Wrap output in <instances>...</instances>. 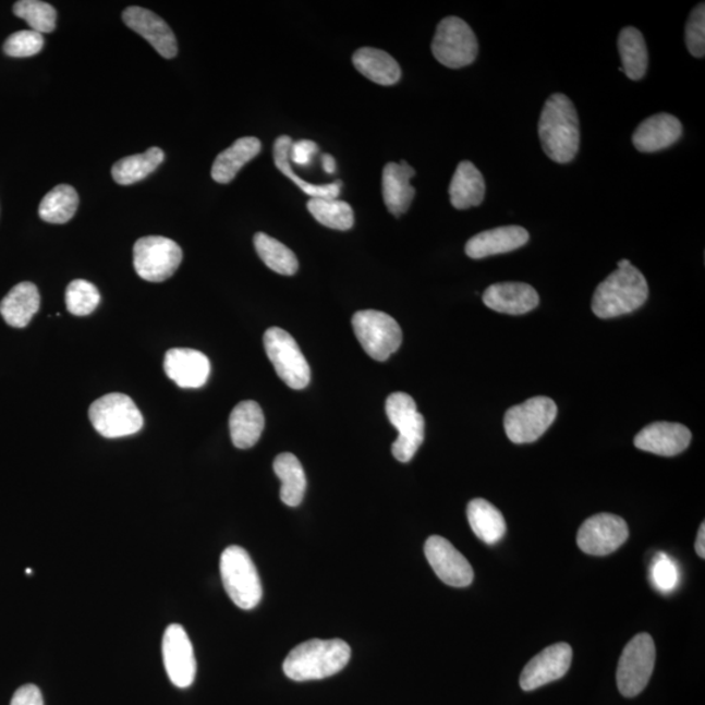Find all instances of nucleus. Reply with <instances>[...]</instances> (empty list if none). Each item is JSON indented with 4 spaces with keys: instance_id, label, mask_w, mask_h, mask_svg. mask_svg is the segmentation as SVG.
Here are the masks:
<instances>
[{
    "instance_id": "cd10ccee",
    "label": "nucleus",
    "mask_w": 705,
    "mask_h": 705,
    "mask_svg": "<svg viewBox=\"0 0 705 705\" xmlns=\"http://www.w3.org/2000/svg\"><path fill=\"white\" fill-rule=\"evenodd\" d=\"M467 522L481 542L494 545L500 542L506 535V522L496 506L483 498L473 499L467 505Z\"/></svg>"
},
{
    "instance_id": "e433bc0d",
    "label": "nucleus",
    "mask_w": 705,
    "mask_h": 705,
    "mask_svg": "<svg viewBox=\"0 0 705 705\" xmlns=\"http://www.w3.org/2000/svg\"><path fill=\"white\" fill-rule=\"evenodd\" d=\"M13 13L29 24L32 31L50 33L57 26V11L49 3L39 0H20L13 5Z\"/></svg>"
},
{
    "instance_id": "a18cd8bd",
    "label": "nucleus",
    "mask_w": 705,
    "mask_h": 705,
    "mask_svg": "<svg viewBox=\"0 0 705 705\" xmlns=\"http://www.w3.org/2000/svg\"><path fill=\"white\" fill-rule=\"evenodd\" d=\"M323 168L327 171L328 174H333L336 170V161L331 155L323 156Z\"/></svg>"
},
{
    "instance_id": "7c9ffc66",
    "label": "nucleus",
    "mask_w": 705,
    "mask_h": 705,
    "mask_svg": "<svg viewBox=\"0 0 705 705\" xmlns=\"http://www.w3.org/2000/svg\"><path fill=\"white\" fill-rule=\"evenodd\" d=\"M274 470L281 481L280 498L289 507H296L305 498L307 479L301 461L293 453H281L275 459Z\"/></svg>"
},
{
    "instance_id": "49530a36",
    "label": "nucleus",
    "mask_w": 705,
    "mask_h": 705,
    "mask_svg": "<svg viewBox=\"0 0 705 705\" xmlns=\"http://www.w3.org/2000/svg\"><path fill=\"white\" fill-rule=\"evenodd\" d=\"M631 266V262L628 259H622L618 262V268H625Z\"/></svg>"
},
{
    "instance_id": "79ce46f5",
    "label": "nucleus",
    "mask_w": 705,
    "mask_h": 705,
    "mask_svg": "<svg viewBox=\"0 0 705 705\" xmlns=\"http://www.w3.org/2000/svg\"><path fill=\"white\" fill-rule=\"evenodd\" d=\"M318 150V145L312 141L295 142L290 145L289 158L290 161L299 163L301 167H307Z\"/></svg>"
},
{
    "instance_id": "4c0bfd02",
    "label": "nucleus",
    "mask_w": 705,
    "mask_h": 705,
    "mask_svg": "<svg viewBox=\"0 0 705 705\" xmlns=\"http://www.w3.org/2000/svg\"><path fill=\"white\" fill-rule=\"evenodd\" d=\"M101 294L94 283L75 280L65 290V306L75 316H87L100 305Z\"/></svg>"
},
{
    "instance_id": "9b49d317",
    "label": "nucleus",
    "mask_w": 705,
    "mask_h": 705,
    "mask_svg": "<svg viewBox=\"0 0 705 705\" xmlns=\"http://www.w3.org/2000/svg\"><path fill=\"white\" fill-rule=\"evenodd\" d=\"M558 408L550 398L537 397L512 406L505 416L507 437L515 445H525L542 438L555 423Z\"/></svg>"
},
{
    "instance_id": "9d476101",
    "label": "nucleus",
    "mask_w": 705,
    "mask_h": 705,
    "mask_svg": "<svg viewBox=\"0 0 705 705\" xmlns=\"http://www.w3.org/2000/svg\"><path fill=\"white\" fill-rule=\"evenodd\" d=\"M656 663V647L649 634H639L625 645L617 669V684L625 697L642 693L649 683Z\"/></svg>"
},
{
    "instance_id": "7ed1b4c3",
    "label": "nucleus",
    "mask_w": 705,
    "mask_h": 705,
    "mask_svg": "<svg viewBox=\"0 0 705 705\" xmlns=\"http://www.w3.org/2000/svg\"><path fill=\"white\" fill-rule=\"evenodd\" d=\"M648 282L634 266L617 268L593 294L592 312L598 318L611 319L634 313L647 302Z\"/></svg>"
},
{
    "instance_id": "bb28decb",
    "label": "nucleus",
    "mask_w": 705,
    "mask_h": 705,
    "mask_svg": "<svg viewBox=\"0 0 705 705\" xmlns=\"http://www.w3.org/2000/svg\"><path fill=\"white\" fill-rule=\"evenodd\" d=\"M262 143L256 137H241L232 147L221 151L214 162V181L221 184L232 182L245 165L260 154Z\"/></svg>"
},
{
    "instance_id": "c85d7f7f",
    "label": "nucleus",
    "mask_w": 705,
    "mask_h": 705,
    "mask_svg": "<svg viewBox=\"0 0 705 705\" xmlns=\"http://www.w3.org/2000/svg\"><path fill=\"white\" fill-rule=\"evenodd\" d=\"M618 50L622 59L623 74L631 81L639 82L647 74L648 49L641 31L625 26L619 33Z\"/></svg>"
},
{
    "instance_id": "c9c22d12",
    "label": "nucleus",
    "mask_w": 705,
    "mask_h": 705,
    "mask_svg": "<svg viewBox=\"0 0 705 705\" xmlns=\"http://www.w3.org/2000/svg\"><path fill=\"white\" fill-rule=\"evenodd\" d=\"M309 214L327 228L349 230L354 226V212L348 203L338 199H309Z\"/></svg>"
},
{
    "instance_id": "6ab92c4d",
    "label": "nucleus",
    "mask_w": 705,
    "mask_h": 705,
    "mask_svg": "<svg viewBox=\"0 0 705 705\" xmlns=\"http://www.w3.org/2000/svg\"><path fill=\"white\" fill-rule=\"evenodd\" d=\"M691 431L686 426L673 423H655L645 426L635 437L639 450L658 454V457H676L688 450Z\"/></svg>"
},
{
    "instance_id": "f03ea898",
    "label": "nucleus",
    "mask_w": 705,
    "mask_h": 705,
    "mask_svg": "<svg viewBox=\"0 0 705 705\" xmlns=\"http://www.w3.org/2000/svg\"><path fill=\"white\" fill-rule=\"evenodd\" d=\"M351 655V647L341 639H313L290 652L283 661V673L295 682L325 680L340 673Z\"/></svg>"
},
{
    "instance_id": "37998d69",
    "label": "nucleus",
    "mask_w": 705,
    "mask_h": 705,
    "mask_svg": "<svg viewBox=\"0 0 705 705\" xmlns=\"http://www.w3.org/2000/svg\"><path fill=\"white\" fill-rule=\"evenodd\" d=\"M11 705H45L41 690L35 684H25L13 694Z\"/></svg>"
},
{
    "instance_id": "4468645a",
    "label": "nucleus",
    "mask_w": 705,
    "mask_h": 705,
    "mask_svg": "<svg viewBox=\"0 0 705 705\" xmlns=\"http://www.w3.org/2000/svg\"><path fill=\"white\" fill-rule=\"evenodd\" d=\"M165 669L171 683L187 689L195 681L196 660L193 644L181 624H170L162 641Z\"/></svg>"
},
{
    "instance_id": "0eeeda50",
    "label": "nucleus",
    "mask_w": 705,
    "mask_h": 705,
    "mask_svg": "<svg viewBox=\"0 0 705 705\" xmlns=\"http://www.w3.org/2000/svg\"><path fill=\"white\" fill-rule=\"evenodd\" d=\"M352 325L355 338L375 361H387L403 342L399 323L386 313L364 309L354 314Z\"/></svg>"
},
{
    "instance_id": "b1692460",
    "label": "nucleus",
    "mask_w": 705,
    "mask_h": 705,
    "mask_svg": "<svg viewBox=\"0 0 705 705\" xmlns=\"http://www.w3.org/2000/svg\"><path fill=\"white\" fill-rule=\"evenodd\" d=\"M265 414L255 401H242L230 414L229 428L233 445L240 450H247L258 443L265 430Z\"/></svg>"
},
{
    "instance_id": "a19ab883",
    "label": "nucleus",
    "mask_w": 705,
    "mask_h": 705,
    "mask_svg": "<svg viewBox=\"0 0 705 705\" xmlns=\"http://www.w3.org/2000/svg\"><path fill=\"white\" fill-rule=\"evenodd\" d=\"M688 50L695 58L705 54V4L701 3L690 13L686 31H684Z\"/></svg>"
},
{
    "instance_id": "dca6fc26",
    "label": "nucleus",
    "mask_w": 705,
    "mask_h": 705,
    "mask_svg": "<svg viewBox=\"0 0 705 705\" xmlns=\"http://www.w3.org/2000/svg\"><path fill=\"white\" fill-rule=\"evenodd\" d=\"M571 663L572 648L569 644L550 645L526 664L520 676V688L524 691H533L561 680L569 671Z\"/></svg>"
},
{
    "instance_id": "58836bf2",
    "label": "nucleus",
    "mask_w": 705,
    "mask_h": 705,
    "mask_svg": "<svg viewBox=\"0 0 705 705\" xmlns=\"http://www.w3.org/2000/svg\"><path fill=\"white\" fill-rule=\"evenodd\" d=\"M680 569L678 564L665 552H658L651 564V582L655 588L668 595L680 584Z\"/></svg>"
},
{
    "instance_id": "72a5a7b5",
    "label": "nucleus",
    "mask_w": 705,
    "mask_h": 705,
    "mask_svg": "<svg viewBox=\"0 0 705 705\" xmlns=\"http://www.w3.org/2000/svg\"><path fill=\"white\" fill-rule=\"evenodd\" d=\"M78 207V195L76 190L69 184H59L46 194L39 204L38 215L49 223L69 222L75 216Z\"/></svg>"
},
{
    "instance_id": "39448f33",
    "label": "nucleus",
    "mask_w": 705,
    "mask_h": 705,
    "mask_svg": "<svg viewBox=\"0 0 705 705\" xmlns=\"http://www.w3.org/2000/svg\"><path fill=\"white\" fill-rule=\"evenodd\" d=\"M387 417L399 431L392 453L400 463H410L425 440V418L417 411L416 401L404 392L390 394L386 403Z\"/></svg>"
},
{
    "instance_id": "423d86ee",
    "label": "nucleus",
    "mask_w": 705,
    "mask_h": 705,
    "mask_svg": "<svg viewBox=\"0 0 705 705\" xmlns=\"http://www.w3.org/2000/svg\"><path fill=\"white\" fill-rule=\"evenodd\" d=\"M89 420L104 438H123L139 433L143 414L134 400L123 393H109L89 408Z\"/></svg>"
},
{
    "instance_id": "f257e3e1",
    "label": "nucleus",
    "mask_w": 705,
    "mask_h": 705,
    "mask_svg": "<svg viewBox=\"0 0 705 705\" xmlns=\"http://www.w3.org/2000/svg\"><path fill=\"white\" fill-rule=\"evenodd\" d=\"M542 147L558 163H569L580 147V123L575 105L569 97L556 94L545 102L538 122Z\"/></svg>"
},
{
    "instance_id": "1a4fd4ad",
    "label": "nucleus",
    "mask_w": 705,
    "mask_h": 705,
    "mask_svg": "<svg viewBox=\"0 0 705 705\" xmlns=\"http://www.w3.org/2000/svg\"><path fill=\"white\" fill-rule=\"evenodd\" d=\"M265 348L279 378L293 390H303L312 379L308 362L293 336L272 327L265 333Z\"/></svg>"
},
{
    "instance_id": "aec40b11",
    "label": "nucleus",
    "mask_w": 705,
    "mask_h": 705,
    "mask_svg": "<svg viewBox=\"0 0 705 705\" xmlns=\"http://www.w3.org/2000/svg\"><path fill=\"white\" fill-rule=\"evenodd\" d=\"M483 301L494 312L522 315L538 306L539 296L528 283L499 282L485 290Z\"/></svg>"
},
{
    "instance_id": "c03bdc74",
    "label": "nucleus",
    "mask_w": 705,
    "mask_h": 705,
    "mask_svg": "<svg viewBox=\"0 0 705 705\" xmlns=\"http://www.w3.org/2000/svg\"><path fill=\"white\" fill-rule=\"evenodd\" d=\"M696 555L702 559L705 558V524L701 525L700 532H697L696 543H695Z\"/></svg>"
},
{
    "instance_id": "473e14b6",
    "label": "nucleus",
    "mask_w": 705,
    "mask_h": 705,
    "mask_svg": "<svg viewBox=\"0 0 705 705\" xmlns=\"http://www.w3.org/2000/svg\"><path fill=\"white\" fill-rule=\"evenodd\" d=\"M165 160L163 150L160 148H149L142 155H134L122 158L114 163L111 169L114 181L122 186H130L145 180L148 175L160 167Z\"/></svg>"
},
{
    "instance_id": "2f4dec72",
    "label": "nucleus",
    "mask_w": 705,
    "mask_h": 705,
    "mask_svg": "<svg viewBox=\"0 0 705 705\" xmlns=\"http://www.w3.org/2000/svg\"><path fill=\"white\" fill-rule=\"evenodd\" d=\"M293 141L289 136H280L274 145V160L276 168H278L281 173L289 178L295 186H299L303 193L308 196H312V199H338V196L341 191V182H333L328 184H312L306 181L301 180L292 169L289 158L290 145Z\"/></svg>"
},
{
    "instance_id": "412c9836",
    "label": "nucleus",
    "mask_w": 705,
    "mask_h": 705,
    "mask_svg": "<svg viewBox=\"0 0 705 705\" xmlns=\"http://www.w3.org/2000/svg\"><path fill=\"white\" fill-rule=\"evenodd\" d=\"M682 133V123L677 117L660 113L652 116L639 124L632 135V143L642 154H655V151L667 149L680 141Z\"/></svg>"
},
{
    "instance_id": "f8f14e48",
    "label": "nucleus",
    "mask_w": 705,
    "mask_h": 705,
    "mask_svg": "<svg viewBox=\"0 0 705 705\" xmlns=\"http://www.w3.org/2000/svg\"><path fill=\"white\" fill-rule=\"evenodd\" d=\"M182 259L180 245L165 236H144L134 246L135 271L145 281H167L180 268Z\"/></svg>"
},
{
    "instance_id": "ea45409f",
    "label": "nucleus",
    "mask_w": 705,
    "mask_h": 705,
    "mask_svg": "<svg viewBox=\"0 0 705 705\" xmlns=\"http://www.w3.org/2000/svg\"><path fill=\"white\" fill-rule=\"evenodd\" d=\"M44 36L35 31L13 33L4 42L3 50L12 58H28L38 54L44 48Z\"/></svg>"
},
{
    "instance_id": "f704fd0d",
    "label": "nucleus",
    "mask_w": 705,
    "mask_h": 705,
    "mask_svg": "<svg viewBox=\"0 0 705 705\" xmlns=\"http://www.w3.org/2000/svg\"><path fill=\"white\" fill-rule=\"evenodd\" d=\"M256 253L265 265L283 276H293L299 271V259L295 254L278 240L265 233L254 236Z\"/></svg>"
},
{
    "instance_id": "5701e85b",
    "label": "nucleus",
    "mask_w": 705,
    "mask_h": 705,
    "mask_svg": "<svg viewBox=\"0 0 705 705\" xmlns=\"http://www.w3.org/2000/svg\"><path fill=\"white\" fill-rule=\"evenodd\" d=\"M414 175H416V170L405 161L386 165L381 186H384L386 207L393 216H401L410 209L414 196H416V190L411 184Z\"/></svg>"
},
{
    "instance_id": "4be33fe9",
    "label": "nucleus",
    "mask_w": 705,
    "mask_h": 705,
    "mask_svg": "<svg viewBox=\"0 0 705 705\" xmlns=\"http://www.w3.org/2000/svg\"><path fill=\"white\" fill-rule=\"evenodd\" d=\"M530 241V233L522 227H500L478 233L467 241L465 253L472 259L515 252Z\"/></svg>"
},
{
    "instance_id": "a211bd4d",
    "label": "nucleus",
    "mask_w": 705,
    "mask_h": 705,
    "mask_svg": "<svg viewBox=\"0 0 705 705\" xmlns=\"http://www.w3.org/2000/svg\"><path fill=\"white\" fill-rule=\"evenodd\" d=\"M163 368L168 378L181 388H200L210 374L207 355L187 348L170 349L165 355Z\"/></svg>"
},
{
    "instance_id": "a878e982",
    "label": "nucleus",
    "mask_w": 705,
    "mask_h": 705,
    "mask_svg": "<svg viewBox=\"0 0 705 705\" xmlns=\"http://www.w3.org/2000/svg\"><path fill=\"white\" fill-rule=\"evenodd\" d=\"M486 186L481 171L471 161L458 165L450 184V200L457 209L481 206L485 199Z\"/></svg>"
},
{
    "instance_id": "393cba45",
    "label": "nucleus",
    "mask_w": 705,
    "mask_h": 705,
    "mask_svg": "<svg viewBox=\"0 0 705 705\" xmlns=\"http://www.w3.org/2000/svg\"><path fill=\"white\" fill-rule=\"evenodd\" d=\"M39 303H41V296L35 283L20 282L0 302V315L3 316L7 325L24 328L38 313Z\"/></svg>"
},
{
    "instance_id": "2eb2a0df",
    "label": "nucleus",
    "mask_w": 705,
    "mask_h": 705,
    "mask_svg": "<svg viewBox=\"0 0 705 705\" xmlns=\"http://www.w3.org/2000/svg\"><path fill=\"white\" fill-rule=\"evenodd\" d=\"M425 556L445 584L454 588H464L472 584L474 573L471 563L448 539L440 536L428 538Z\"/></svg>"
},
{
    "instance_id": "6e6552de",
    "label": "nucleus",
    "mask_w": 705,
    "mask_h": 705,
    "mask_svg": "<svg viewBox=\"0 0 705 705\" xmlns=\"http://www.w3.org/2000/svg\"><path fill=\"white\" fill-rule=\"evenodd\" d=\"M431 50L435 59L448 69H463L476 61L478 41L463 19L448 16L438 24Z\"/></svg>"
},
{
    "instance_id": "ddd939ff",
    "label": "nucleus",
    "mask_w": 705,
    "mask_h": 705,
    "mask_svg": "<svg viewBox=\"0 0 705 705\" xmlns=\"http://www.w3.org/2000/svg\"><path fill=\"white\" fill-rule=\"evenodd\" d=\"M629 526L612 513H598L585 520L578 533V545L585 555L605 557L628 542Z\"/></svg>"
},
{
    "instance_id": "c756f323",
    "label": "nucleus",
    "mask_w": 705,
    "mask_h": 705,
    "mask_svg": "<svg viewBox=\"0 0 705 705\" xmlns=\"http://www.w3.org/2000/svg\"><path fill=\"white\" fill-rule=\"evenodd\" d=\"M353 64L368 81L379 85H393L400 81L401 69L388 52L362 48L353 56Z\"/></svg>"
},
{
    "instance_id": "f3484780",
    "label": "nucleus",
    "mask_w": 705,
    "mask_h": 705,
    "mask_svg": "<svg viewBox=\"0 0 705 705\" xmlns=\"http://www.w3.org/2000/svg\"><path fill=\"white\" fill-rule=\"evenodd\" d=\"M122 19L130 29L147 39L158 54L167 59L177 56L178 44L174 33L155 12L133 5L123 11Z\"/></svg>"
},
{
    "instance_id": "20e7f679",
    "label": "nucleus",
    "mask_w": 705,
    "mask_h": 705,
    "mask_svg": "<svg viewBox=\"0 0 705 705\" xmlns=\"http://www.w3.org/2000/svg\"><path fill=\"white\" fill-rule=\"evenodd\" d=\"M223 588L243 610H252L262 601L263 589L258 570L248 552L241 546H229L220 561Z\"/></svg>"
}]
</instances>
